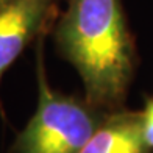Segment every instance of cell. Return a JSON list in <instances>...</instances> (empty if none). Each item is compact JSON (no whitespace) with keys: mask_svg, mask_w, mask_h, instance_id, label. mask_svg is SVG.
<instances>
[{"mask_svg":"<svg viewBox=\"0 0 153 153\" xmlns=\"http://www.w3.org/2000/svg\"><path fill=\"white\" fill-rule=\"evenodd\" d=\"M55 42L80 74L89 105L106 113L123 108L137 56L122 0H69Z\"/></svg>","mask_w":153,"mask_h":153,"instance_id":"cell-1","label":"cell"},{"mask_svg":"<svg viewBox=\"0 0 153 153\" xmlns=\"http://www.w3.org/2000/svg\"><path fill=\"white\" fill-rule=\"evenodd\" d=\"M42 42L44 36L38 39V108L10 153H80L108 113L53 91L47 81Z\"/></svg>","mask_w":153,"mask_h":153,"instance_id":"cell-2","label":"cell"},{"mask_svg":"<svg viewBox=\"0 0 153 153\" xmlns=\"http://www.w3.org/2000/svg\"><path fill=\"white\" fill-rule=\"evenodd\" d=\"M56 16V0H3L0 3V80L27 45L45 36Z\"/></svg>","mask_w":153,"mask_h":153,"instance_id":"cell-3","label":"cell"},{"mask_svg":"<svg viewBox=\"0 0 153 153\" xmlns=\"http://www.w3.org/2000/svg\"><path fill=\"white\" fill-rule=\"evenodd\" d=\"M80 153H152L142 133L141 111H111Z\"/></svg>","mask_w":153,"mask_h":153,"instance_id":"cell-4","label":"cell"},{"mask_svg":"<svg viewBox=\"0 0 153 153\" xmlns=\"http://www.w3.org/2000/svg\"><path fill=\"white\" fill-rule=\"evenodd\" d=\"M142 114V133L147 145L153 150V97L145 102V106L141 111Z\"/></svg>","mask_w":153,"mask_h":153,"instance_id":"cell-5","label":"cell"},{"mask_svg":"<svg viewBox=\"0 0 153 153\" xmlns=\"http://www.w3.org/2000/svg\"><path fill=\"white\" fill-rule=\"evenodd\" d=\"M2 2H3V0H0V3H2Z\"/></svg>","mask_w":153,"mask_h":153,"instance_id":"cell-6","label":"cell"}]
</instances>
